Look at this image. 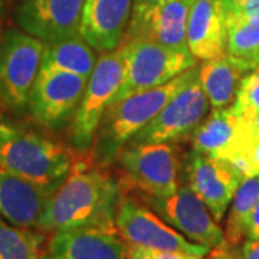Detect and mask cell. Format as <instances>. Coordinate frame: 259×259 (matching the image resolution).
Segmentation results:
<instances>
[{"instance_id": "33", "label": "cell", "mask_w": 259, "mask_h": 259, "mask_svg": "<svg viewBox=\"0 0 259 259\" xmlns=\"http://www.w3.org/2000/svg\"><path fill=\"white\" fill-rule=\"evenodd\" d=\"M173 0H134V3H144V5H163Z\"/></svg>"}, {"instance_id": "8", "label": "cell", "mask_w": 259, "mask_h": 259, "mask_svg": "<svg viewBox=\"0 0 259 259\" xmlns=\"http://www.w3.org/2000/svg\"><path fill=\"white\" fill-rule=\"evenodd\" d=\"M115 225L127 245L148 249L185 252L206 256L212 249L189 241L185 235L163 221L137 197L124 192L117 210Z\"/></svg>"}, {"instance_id": "20", "label": "cell", "mask_w": 259, "mask_h": 259, "mask_svg": "<svg viewBox=\"0 0 259 259\" xmlns=\"http://www.w3.org/2000/svg\"><path fill=\"white\" fill-rule=\"evenodd\" d=\"M245 75L228 59L226 54L203 61L199 66V81L212 110H223L233 105Z\"/></svg>"}, {"instance_id": "9", "label": "cell", "mask_w": 259, "mask_h": 259, "mask_svg": "<svg viewBox=\"0 0 259 259\" xmlns=\"http://www.w3.org/2000/svg\"><path fill=\"white\" fill-rule=\"evenodd\" d=\"M137 197L189 241L209 249L228 243L225 231L189 183L180 186L176 193L168 197L146 194H137Z\"/></svg>"}, {"instance_id": "7", "label": "cell", "mask_w": 259, "mask_h": 259, "mask_svg": "<svg viewBox=\"0 0 259 259\" xmlns=\"http://www.w3.org/2000/svg\"><path fill=\"white\" fill-rule=\"evenodd\" d=\"M121 79L122 56L120 48L101 54L71 122L72 147L81 151L91 150L102 117L120 90Z\"/></svg>"}, {"instance_id": "6", "label": "cell", "mask_w": 259, "mask_h": 259, "mask_svg": "<svg viewBox=\"0 0 259 259\" xmlns=\"http://www.w3.org/2000/svg\"><path fill=\"white\" fill-rule=\"evenodd\" d=\"M124 190L168 197L182 186L180 160L171 143L127 144L115 160Z\"/></svg>"}, {"instance_id": "25", "label": "cell", "mask_w": 259, "mask_h": 259, "mask_svg": "<svg viewBox=\"0 0 259 259\" xmlns=\"http://www.w3.org/2000/svg\"><path fill=\"white\" fill-rule=\"evenodd\" d=\"M233 108L238 112L248 110L259 111V75L250 72L243 76L238 88L236 100L233 102Z\"/></svg>"}, {"instance_id": "14", "label": "cell", "mask_w": 259, "mask_h": 259, "mask_svg": "<svg viewBox=\"0 0 259 259\" xmlns=\"http://www.w3.org/2000/svg\"><path fill=\"white\" fill-rule=\"evenodd\" d=\"M85 0H20L19 28L47 44L81 36Z\"/></svg>"}, {"instance_id": "22", "label": "cell", "mask_w": 259, "mask_h": 259, "mask_svg": "<svg viewBox=\"0 0 259 259\" xmlns=\"http://www.w3.org/2000/svg\"><path fill=\"white\" fill-rule=\"evenodd\" d=\"M226 56L243 74L259 66V19L235 16L226 20Z\"/></svg>"}, {"instance_id": "29", "label": "cell", "mask_w": 259, "mask_h": 259, "mask_svg": "<svg viewBox=\"0 0 259 259\" xmlns=\"http://www.w3.org/2000/svg\"><path fill=\"white\" fill-rule=\"evenodd\" d=\"M246 239L259 241V203L250 214L249 222L246 226Z\"/></svg>"}, {"instance_id": "28", "label": "cell", "mask_w": 259, "mask_h": 259, "mask_svg": "<svg viewBox=\"0 0 259 259\" xmlns=\"http://www.w3.org/2000/svg\"><path fill=\"white\" fill-rule=\"evenodd\" d=\"M219 2H221L223 13H225V19L228 20V19L239 15L249 0H219Z\"/></svg>"}, {"instance_id": "1", "label": "cell", "mask_w": 259, "mask_h": 259, "mask_svg": "<svg viewBox=\"0 0 259 259\" xmlns=\"http://www.w3.org/2000/svg\"><path fill=\"white\" fill-rule=\"evenodd\" d=\"M85 153H79L64 183L48 199L37 231L54 233L81 226H115L124 194L120 179Z\"/></svg>"}, {"instance_id": "26", "label": "cell", "mask_w": 259, "mask_h": 259, "mask_svg": "<svg viewBox=\"0 0 259 259\" xmlns=\"http://www.w3.org/2000/svg\"><path fill=\"white\" fill-rule=\"evenodd\" d=\"M204 256H196L185 252H173V250H158L133 246L128 245V259H203Z\"/></svg>"}, {"instance_id": "30", "label": "cell", "mask_w": 259, "mask_h": 259, "mask_svg": "<svg viewBox=\"0 0 259 259\" xmlns=\"http://www.w3.org/2000/svg\"><path fill=\"white\" fill-rule=\"evenodd\" d=\"M239 259H259V241L246 239L239 250Z\"/></svg>"}, {"instance_id": "18", "label": "cell", "mask_w": 259, "mask_h": 259, "mask_svg": "<svg viewBox=\"0 0 259 259\" xmlns=\"http://www.w3.org/2000/svg\"><path fill=\"white\" fill-rule=\"evenodd\" d=\"M228 26L219 0H194L187 22V48L197 61L226 54Z\"/></svg>"}, {"instance_id": "24", "label": "cell", "mask_w": 259, "mask_h": 259, "mask_svg": "<svg viewBox=\"0 0 259 259\" xmlns=\"http://www.w3.org/2000/svg\"><path fill=\"white\" fill-rule=\"evenodd\" d=\"M45 233L12 225L0 216V259H42Z\"/></svg>"}, {"instance_id": "19", "label": "cell", "mask_w": 259, "mask_h": 259, "mask_svg": "<svg viewBox=\"0 0 259 259\" xmlns=\"http://www.w3.org/2000/svg\"><path fill=\"white\" fill-rule=\"evenodd\" d=\"M51 194L28 180L0 171V216L12 225L36 229Z\"/></svg>"}, {"instance_id": "34", "label": "cell", "mask_w": 259, "mask_h": 259, "mask_svg": "<svg viewBox=\"0 0 259 259\" xmlns=\"http://www.w3.org/2000/svg\"><path fill=\"white\" fill-rule=\"evenodd\" d=\"M42 259H56V258H54V256H52V255H49V253H44Z\"/></svg>"}, {"instance_id": "32", "label": "cell", "mask_w": 259, "mask_h": 259, "mask_svg": "<svg viewBox=\"0 0 259 259\" xmlns=\"http://www.w3.org/2000/svg\"><path fill=\"white\" fill-rule=\"evenodd\" d=\"M241 115L245 117V120L248 121L249 127L252 131L256 134V137L259 139V111H253V110H248V111L239 112Z\"/></svg>"}, {"instance_id": "16", "label": "cell", "mask_w": 259, "mask_h": 259, "mask_svg": "<svg viewBox=\"0 0 259 259\" xmlns=\"http://www.w3.org/2000/svg\"><path fill=\"white\" fill-rule=\"evenodd\" d=\"M192 150L236 164L246 143V125L232 107L213 110L189 136Z\"/></svg>"}, {"instance_id": "2", "label": "cell", "mask_w": 259, "mask_h": 259, "mask_svg": "<svg viewBox=\"0 0 259 259\" xmlns=\"http://www.w3.org/2000/svg\"><path fill=\"white\" fill-rule=\"evenodd\" d=\"M81 150L8 117H0V171L54 193L68 177Z\"/></svg>"}, {"instance_id": "13", "label": "cell", "mask_w": 259, "mask_h": 259, "mask_svg": "<svg viewBox=\"0 0 259 259\" xmlns=\"http://www.w3.org/2000/svg\"><path fill=\"white\" fill-rule=\"evenodd\" d=\"M186 179L221 223L245 177L231 161L192 150L186 160Z\"/></svg>"}, {"instance_id": "23", "label": "cell", "mask_w": 259, "mask_h": 259, "mask_svg": "<svg viewBox=\"0 0 259 259\" xmlns=\"http://www.w3.org/2000/svg\"><path fill=\"white\" fill-rule=\"evenodd\" d=\"M259 203V175L245 177L228 209L225 236L232 246H238L246 238V226L253 209Z\"/></svg>"}, {"instance_id": "3", "label": "cell", "mask_w": 259, "mask_h": 259, "mask_svg": "<svg viewBox=\"0 0 259 259\" xmlns=\"http://www.w3.org/2000/svg\"><path fill=\"white\" fill-rule=\"evenodd\" d=\"M199 74L196 65L157 88L130 95L111 104L102 117L94 139L91 153L100 163L110 166L115 163L120 151L131 139L147 125L166 104L176 95L194 75Z\"/></svg>"}, {"instance_id": "31", "label": "cell", "mask_w": 259, "mask_h": 259, "mask_svg": "<svg viewBox=\"0 0 259 259\" xmlns=\"http://www.w3.org/2000/svg\"><path fill=\"white\" fill-rule=\"evenodd\" d=\"M236 16H243V18L259 19V0H249L246 6L243 8L239 15ZM235 18V16H233Z\"/></svg>"}, {"instance_id": "21", "label": "cell", "mask_w": 259, "mask_h": 259, "mask_svg": "<svg viewBox=\"0 0 259 259\" xmlns=\"http://www.w3.org/2000/svg\"><path fill=\"white\" fill-rule=\"evenodd\" d=\"M97 62V51L76 36L47 44L40 71H62L90 78Z\"/></svg>"}, {"instance_id": "11", "label": "cell", "mask_w": 259, "mask_h": 259, "mask_svg": "<svg viewBox=\"0 0 259 259\" xmlns=\"http://www.w3.org/2000/svg\"><path fill=\"white\" fill-rule=\"evenodd\" d=\"M209 110L210 104L200 85L199 74L194 75L128 144L173 143L186 139L206 118Z\"/></svg>"}, {"instance_id": "5", "label": "cell", "mask_w": 259, "mask_h": 259, "mask_svg": "<svg viewBox=\"0 0 259 259\" xmlns=\"http://www.w3.org/2000/svg\"><path fill=\"white\" fill-rule=\"evenodd\" d=\"M47 42L18 28L0 35V107L13 114L28 110Z\"/></svg>"}, {"instance_id": "4", "label": "cell", "mask_w": 259, "mask_h": 259, "mask_svg": "<svg viewBox=\"0 0 259 259\" xmlns=\"http://www.w3.org/2000/svg\"><path fill=\"white\" fill-rule=\"evenodd\" d=\"M118 48L122 56V79L114 102L164 85L197 65L190 52L150 40L124 39Z\"/></svg>"}, {"instance_id": "27", "label": "cell", "mask_w": 259, "mask_h": 259, "mask_svg": "<svg viewBox=\"0 0 259 259\" xmlns=\"http://www.w3.org/2000/svg\"><path fill=\"white\" fill-rule=\"evenodd\" d=\"M235 248L236 246L225 243L222 246L210 250L203 259H239V252H236Z\"/></svg>"}, {"instance_id": "17", "label": "cell", "mask_w": 259, "mask_h": 259, "mask_svg": "<svg viewBox=\"0 0 259 259\" xmlns=\"http://www.w3.org/2000/svg\"><path fill=\"white\" fill-rule=\"evenodd\" d=\"M134 0H85L79 35L97 52H110L124 42Z\"/></svg>"}, {"instance_id": "10", "label": "cell", "mask_w": 259, "mask_h": 259, "mask_svg": "<svg viewBox=\"0 0 259 259\" xmlns=\"http://www.w3.org/2000/svg\"><path fill=\"white\" fill-rule=\"evenodd\" d=\"M90 78L62 71H40L28 111L42 128L61 131L74 120Z\"/></svg>"}, {"instance_id": "12", "label": "cell", "mask_w": 259, "mask_h": 259, "mask_svg": "<svg viewBox=\"0 0 259 259\" xmlns=\"http://www.w3.org/2000/svg\"><path fill=\"white\" fill-rule=\"evenodd\" d=\"M194 0H173L163 5L134 3L125 39H143L190 52L187 22Z\"/></svg>"}, {"instance_id": "35", "label": "cell", "mask_w": 259, "mask_h": 259, "mask_svg": "<svg viewBox=\"0 0 259 259\" xmlns=\"http://www.w3.org/2000/svg\"><path fill=\"white\" fill-rule=\"evenodd\" d=\"M253 72H255V74H256V75H259V66H258V68H256V69H255V71H253Z\"/></svg>"}, {"instance_id": "15", "label": "cell", "mask_w": 259, "mask_h": 259, "mask_svg": "<svg viewBox=\"0 0 259 259\" xmlns=\"http://www.w3.org/2000/svg\"><path fill=\"white\" fill-rule=\"evenodd\" d=\"M48 253L56 259H128V245L115 226H81L52 233Z\"/></svg>"}]
</instances>
